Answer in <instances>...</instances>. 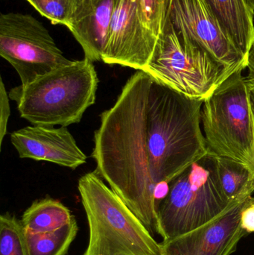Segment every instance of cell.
Returning <instances> with one entry per match:
<instances>
[{
  "label": "cell",
  "instance_id": "obj_1",
  "mask_svg": "<svg viewBox=\"0 0 254 255\" xmlns=\"http://www.w3.org/2000/svg\"><path fill=\"white\" fill-rule=\"evenodd\" d=\"M152 79L137 70L127 81L111 109L101 115L94 134L95 172L138 217L156 232L157 185L149 167L148 100Z\"/></svg>",
  "mask_w": 254,
  "mask_h": 255
},
{
  "label": "cell",
  "instance_id": "obj_2",
  "mask_svg": "<svg viewBox=\"0 0 254 255\" xmlns=\"http://www.w3.org/2000/svg\"><path fill=\"white\" fill-rule=\"evenodd\" d=\"M204 100L152 80L149 93L147 145L154 183H170L209 153L201 128Z\"/></svg>",
  "mask_w": 254,
  "mask_h": 255
},
{
  "label": "cell",
  "instance_id": "obj_3",
  "mask_svg": "<svg viewBox=\"0 0 254 255\" xmlns=\"http://www.w3.org/2000/svg\"><path fill=\"white\" fill-rule=\"evenodd\" d=\"M98 85L93 62L85 58L15 87L8 95L21 118L31 125L67 127L80 123L95 104Z\"/></svg>",
  "mask_w": 254,
  "mask_h": 255
},
{
  "label": "cell",
  "instance_id": "obj_4",
  "mask_svg": "<svg viewBox=\"0 0 254 255\" xmlns=\"http://www.w3.org/2000/svg\"><path fill=\"white\" fill-rule=\"evenodd\" d=\"M78 187L89 226L84 255H159L153 235L95 171Z\"/></svg>",
  "mask_w": 254,
  "mask_h": 255
},
{
  "label": "cell",
  "instance_id": "obj_5",
  "mask_svg": "<svg viewBox=\"0 0 254 255\" xmlns=\"http://www.w3.org/2000/svg\"><path fill=\"white\" fill-rule=\"evenodd\" d=\"M233 202L221 187L216 155L209 152L169 183L168 194L157 208L156 233L163 241L187 233L216 218Z\"/></svg>",
  "mask_w": 254,
  "mask_h": 255
},
{
  "label": "cell",
  "instance_id": "obj_6",
  "mask_svg": "<svg viewBox=\"0 0 254 255\" xmlns=\"http://www.w3.org/2000/svg\"><path fill=\"white\" fill-rule=\"evenodd\" d=\"M143 72L180 94L205 100L232 75L206 49L166 19Z\"/></svg>",
  "mask_w": 254,
  "mask_h": 255
},
{
  "label": "cell",
  "instance_id": "obj_7",
  "mask_svg": "<svg viewBox=\"0 0 254 255\" xmlns=\"http://www.w3.org/2000/svg\"><path fill=\"white\" fill-rule=\"evenodd\" d=\"M234 73L206 99L201 125L209 152L254 168V115L251 91L243 76Z\"/></svg>",
  "mask_w": 254,
  "mask_h": 255
},
{
  "label": "cell",
  "instance_id": "obj_8",
  "mask_svg": "<svg viewBox=\"0 0 254 255\" xmlns=\"http://www.w3.org/2000/svg\"><path fill=\"white\" fill-rule=\"evenodd\" d=\"M0 55L23 85L73 61L64 56L42 22L20 13L0 16Z\"/></svg>",
  "mask_w": 254,
  "mask_h": 255
},
{
  "label": "cell",
  "instance_id": "obj_9",
  "mask_svg": "<svg viewBox=\"0 0 254 255\" xmlns=\"http://www.w3.org/2000/svg\"><path fill=\"white\" fill-rule=\"evenodd\" d=\"M167 17L230 73L247 68L248 59L225 29L206 0H169Z\"/></svg>",
  "mask_w": 254,
  "mask_h": 255
},
{
  "label": "cell",
  "instance_id": "obj_10",
  "mask_svg": "<svg viewBox=\"0 0 254 255\" xmlns=\"http://www.w3.org/2000/svg\"><path fill=\"white\" fill-rule=\"evenodd\" d=\"M158 37L145 24L139 0H114L110 31L101 61L143 71Z\"/></svg>",
  "mask_w": 254,
  "mask_h": 255
},
{
  "label": "cell",
  "instance_id": "obj_11",
  "mask_svg": "<svg viewBox=\"0 0 254 255\" xmlns=\"http://www.w3.org/2000/svg\"><path fill=\"white\" fill-rule=\"evenodd\" d=\"M247 199L233 202L213 220L187 233L159 244V255H231L249 234L241 215Z\"/></svg>",
  "mask_w": 254,
  "mask_h": 255
},
{
  "label": "cell",
  "instance_id": "obj_12",
  "mask_svg": "<svg viewBox=\"0 0 254 255\" xmlns=\"http://www.w3.org/2000/svg\"><path fill=\"white\" fill-rule=\"evenodd\" d=\"M10 142L20 158L44 160L72 169L86 163L87 158L67 127L22 128L10 134Z\"/></svg>",
  "mask_w": 254,
  "mask_h": 255
},
{
  "label": "cell",
  "instance_id": "obj_13",
  "mask_svg": "<svg viewBox=\"0 0 254 255\" xmlns=\"http://www.w3.org/2000/svg\"><path fill=\"white\" fill-rule=\"evenodd\" d=\"M113 9L114 0H82L68 28L92 62L101 61Z\"/></svg>",
  "mask_w": 254,
  "mask_h": 255
},
{
  "label": "cell",
  "instance_id": "obj_14",
  "mask_svg": "<svg viewBox=\"0 0 254 255\" xmlns=\"http://www.w3.org/2000/svg\"><path fill=\"white\" fill-rule=\"evenodd\" d=\"M237 47L247 58L254 43L253 12L246 0H206Z\"/></svg>",
  "mask_w": 254,
  "mask_h": 255
},
{
  "label": "cell",
  "instance_id": "obj_15",
  "mask_svg": "<svg viewBox=\"0 0 254 255\" xmlns=\"http://www.w3.org/2000/svg\"><path fill=\"white\" fill-rule=\"evenodd\" d=\"M76 220L67 207L52 198L34 201L22 214L20 221L25 233L54 232Z\"/></svg>",
  "mask_w": 254,
  "mask_h": 255
},
{
  "label": "cell",
  "instance_id": "obj_16",
  "mask_svg": "<svg viewBox=\"0 0 254 255\" xmlns=\"http://www.w3.org/2000/svg\"><path fill=\"white\" fill-rule=\"evenodd\" d=\"M221 187L230 202L242 200L254 193V174L250 167L229 157L216 156Z\"/></svg>",
  "mask_w": 254,
  "mask_h": 255
},
{
  "label": "cell",
  "instance_id": "obj_17",
  "mask_svg": "<svg viewBox=\"0 0 254 255\" xmlns=\"http://www.w3.org/2000/svg\"><path fill=\"white\" fill-rule=\"evenodd\" d=\"M79 226L75 220L67 226L46 233H25L29 255H66L77 236Z\"/></svg>",
  "mask_w": 254,
  "mask_h": 255
},
{
  "label": "cell",
  "instance_id": "obj_18",
  "mask_svg": "<svg viewBox=\"0 0 254 255\" xmlns=\"http://www.w3.org/2000/svg\"><path fill=\"white\" fill-rule=\"evenodd\" d=\"M0 255H29L22 223L9 213L0 217Z\"/></svg>",
  "mask_w": 254,
  "mask_h": 255
},
{
  "label": "cell",
  "instance_id": "obj_19",
  "mask_svg": "<svg viewBox=\"0 0 254 255\" xmlns=\"http://www.w3.org/2000/svg\"><path fill=\"white\" fill-rule=\"evenodd\" d=\"M54 25L70 26L82 0H26Z\"/></svg>",
  "mask_w": 254,
  "mask_h": 255
},
{
  "label": "cell",
  "instance_id": "obj_20",
  "mask_svg": "<svg viewBox=\"0 0 254 255\" xmlns=\"http://www.w3.org/2000/svg\"><path fill=\"white\" fill-rule=\"evenodd\" d=\"M143 20L157 37L164 29L167 19L169 0H139Z\"/></svg>",
  "mask_w": 254,
  "mask_h": 255
},
{
  "label": "cell",
  "instance_id": "obj_21",
  "mask_svg": "<svg viewBox=\"0 0 254 255\" xmlns=\"http://www.w3.org/2000/svg\"><path fill=\"white\" fill-rule=\"evenodd\" d=\"M1 86H0V145L1 146L4 136L7 133V122L10 118V109L9 104V95L6 91L4 82L2 79H0Z\"/></svg>",
  "mask_w": 254,
  "mask_h": 255
},
{
  "label": "cell",
  "instance_id": "obj_22",
  "mask_svg": "<svg viewBox=\"0 0 254 255\" xmlns=\"http://www.w3.org/2000/svg\"><path fill=\"white\" fill-rule=\"evenodd\" d=\"M243 229L249 235L254 233V197L251 196L249 202L243 208L241 215Z\"/></svg>",
  "mask_w": 254,
  "mask_h": 255
},
{
  "label": "cell",
  "instance_id": "obj_23",
  "mask_svg": "<svg viewBox=\"0 0 254 255\" xmlns=\"http://www.w3.org/2000/svg\"><path fill=\"white\" fill-rule=\"evenodd\" d=\"M247 68L249 75L246 77V83L249 90L252 91L254 89V43L248 55Z\"/></svg>",
  "mask_w": 254,
  "mask_h": 255
},
{
  "label": "cell",
  "instance_id": "obj_24",
  "mask_svg": "<svg viewBox=\"0 0 254 255\" xmlns=\"http://www.w3.org/2000/svg\"><path fill=\"white\" fill-rule=\"evenodd\" d=\"M250 97H251V105H252V111H253V113L254 115V89L252 90V91H251Z\"/></svg>",
  "mask_w": 254,
  "mask_h": 255
},
{
  "label": "cell",
  "instance_id": "obj_25",
  "mask_svg": "<svg viewBox=\"0 0 254 255\" xmlns=\"http://www.w3.org/2000/svg\"><path fill=\"white\" fill-rule=\"evenodd\" d=\"M247 1L248 4L250 6L251 8L253 10L254 7V0H246Z\"/></svg>",
  "mask_w": 254,
  "mask_h": 255
},
{
  "label": "cell",
  "instance_id": "obj_26",
  "mask_svg": "<svg viewBox=\"0 0 254 255\" xmlns=\"http://www.w3.org/2000/svg\"><path fill=\"white\" fill-rule=\"evenodd\" d=\"M252 12H253V18H254V7L253 10H252Z\"/></svg>",
  "mask_w": 254,
  "mask_h": 255
},
{
  "label": "cell",
  "instance_id": "obj_27",
  "mask_svg": "<svg viewBox=\"0 0 254 255\" xmlns=\"http://www.w3.org/2000/svg\"></svg>",
  "mask_w": 254,
  "mask_h": 255
}]
</instances>
